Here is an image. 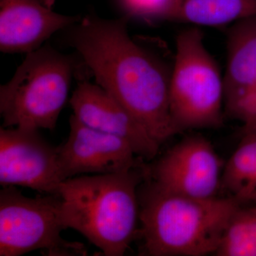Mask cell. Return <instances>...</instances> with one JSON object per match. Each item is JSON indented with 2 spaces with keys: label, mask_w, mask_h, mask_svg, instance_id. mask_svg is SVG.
Returning a JSON list of instances; mask_svg holds the SVG:
<instances>
[{
  "label": "cell",
  "mask_w": 256,
  "mask_h": 256,
  "mask_svg": "<svg viewBox=\"0 0 256 256\" xmlns=\"http://www.w3.org/2000/svg\"><path fill=\"white\" fill-rule=\"evenodd\" d=\"M58 149L38 130L0 129V184L21 186L45 194H58L60 183Z\"/></svg>",
  "instance_id": "cell-8"
},
{
  "label": "cell",
  "mask_w": 256,
  "mask_h": 256,
  "mask_svg": "<svg viewBox=\"0 0 256 256\" xmlns=\"http://www.w3.org/2000/svg\"><path fill=\"white\" fill-rule=\"evenodd\" d=\"M56 0H0V50L28 54L52 35L80 21L54 11Z\"/></svg>",
  "instance_id": "cell-10"
},
{
  "label": "cell",
  "mask_w": 256,
  "mask_h": 256,
  "mask_svg": "<svg viewBox=\"0 0 256 256\" xmlns=\"http://www.w3.org/2000/svg\"><path fill=\"white\" fill-rule=\"evenodd\" d=\"M182 0H117L128 18L146 22L174 20Z\"/></svg>",
  "instance_id": "cell-16"
},
{
  "label": "cell",
  "mask_w": 256,
  "mask_h": 256,
  "mask_svg": "<svg viewBox=\"0 0 256 256\" xmlns=\"http://www.w3.org/2000/svg\"><path fill=\"white\" fill-rule=\"evenodd\" d=\"M242 133H256V112L244 122Z\"/></svg>",
  "instance_id": "cell-17"
},
{
  "label": "cell",
  "mask_w": 256,
  "mask_h": 256,
  "mask_svg": "<svg viewBox=\"0 0 256 256\" xmlns=\"http://www.w3.org/2000/svg\"><path fill=\"white\" fill-rule=\"evenodd\" d=\"M224 82L226 109L244 124L256 111V16L234 24L228 32Z\"/></svg>",
  "instance_id": "cell-12"
},
{
  "label": "cell",
  "mask_w": 256,
  "mask_h": 256,
  "mask_svg": "<svg viewBox=\"0 0 256 256\" xmlns=\"http://www.w3.org/2000/svg\"><path fill=\"white\" fill-rule=\"evenodd\" d=\"M193 26L178 34L170 82V114L178 133L223 124L224 76Z\"/></svg>",
  "instance_id": "cell-5"
},
{
  "label": "cell",
  "mask_w": 256,
  "mask_h": 256,
  "mask_svg": "<svg viewBox=\"0 0 256 256\" xmlns=\"http://www.w3.org/2000/svg\"><path fill=\"white\" fill-rule=\"evenodd\" d=\"M69 124L68 139L57 146L63 181L82 175L119 172L142 162L124 140L86 126L74 114Z\"/></svg>",
  "instance_id": "cell-9"
},
{
  "label": "cell",
  "mask_w": 256,
  "mask_h": 256,
  "mask_svg": "<svg viewBox=\"0 0 256 256\" xmlns=\"http://www.w3.org/2000/svg\"><path fill=\"white\" fill-rule=\"evenodd\" d=\"M142 162L119 172L82 175L62 182L58 195L66 228L82 234L104 256H124L137 235Z\"/></svg>",
  "instance_id": "cell-2"
},
{
  "label": "cell",
  "mask_w": 256,
  "mask_h": 256,
  "mask_svg": "<svg viewBox=\"0 0 256 256\" xmlns=\"http://www.w3.org/2000/svg\"><path fill=\"white\" fill-rule=\"evenodd\" d=\"M58 194L31 198L15 186L0 191V256L41 250L48 256H86V248L62 237L66 229Z\"/></svg>",
  "instance_id": "cell-6"
},
{
  "label": "cell",
  "mask_w": 256,
  "mask_h": 256,
  "mask_svg": "<svg viewBox=\"0 0 256 256\" xmlns=\"http://www.w3.org/2000/svg\"><path fill=\"white\" fill-rule=\"evenodd\" d=\"M218 256H256V204L236 210L222 237Z\"/></svg>",
  "instance_id": "cell-15"
},
{
  "label": "cell",
  "mask_w": 256,
  "mask_h": 256,
  "mask_svg": "<svg viewBox=\"0 0 256 256\" xmlns=\"http://www.w3.org/2000/svg\"><path fill=\"white\" fill-rule=\"evenodd\" d=\"M76 63L48 45L26 54L0 87L2 127L54 129L68 98Z\"/></svg>",
  "instance_id": "cell-4"
},
{
  "label": "cell",
  "mask_w": 256,
  "mask_h": 256,
  "mask_svg": "<svg viewBox=\"0 0 256 256\" xmlns=\"http://www.w3.org/2000/svg\"><path fill=\"white\" fill-rule=\"evenodd\" d=\"M223 161L213 144L200 136H188L152 165L144 164V178L162 191L192 198L216 197Z\"/></svg>",
  "instance_id": "cell-7"
},
{
  "label": "cell",
  "mask_w": 256,
  "mask_h": 256,
  "mask_svg": "<svg viewBox=\"0 0 256 256\" xmlns=\"http://www.w3.org/2000/svg\"><path fill=\"white\" fill-rule=\"evenodd\" d=\"M126 16H82L66 42L82 58L96 84L114 97L160 146L178 134L170 109L168 70L159 56L129 34Z\"/></svg>",
  "instance_id": "cell-1"
},
{
  "label": "cell",
  "mask_w": 256,
  "mask_h": 256,
  "mask_svg": "<svg viewBox=\"0 0 256 256\" xmlns=\"http://www.w3.org/2000/svg\"><path fill=\"white\" fill-rule=\"evenodd\" d=\"M220 190L242 206L256 204V133L242 134V142L224 164Z\"/></svg>",
  "instance_id": "cell-13"
},
{
  "label": "cell",
  "mask_w": 256,
  "mask_h": 256,
  "mask_svg": "<svg viewBox=\"0 0 256 256\" xmlns=\"http://www.w3.org/2000/svg\"><path fill=\"white\" fill-rule=\"evenodd\" d=\"M70 104L78 120L124 140L138 156L151 160L158 154L160 144L118 101L97 84L79 82Z\"/></svg>",
  "instance_id": "cell-11"
},
{
  "label": "cell",
  "mask_w": 256,
  "mask_h": 256,
  "mask_svg": "<svg viewBox=\"0 0 256 256\" xmlns=\"http://www.w3.org/2000/svg\"><path fill=\"white\" fill-rule=\"evenodd\" d=\"M256 16V0H182L174 21L222 26Z\"/></svg>",
  "instance_id": "cell-14"
},
{
  "label": "cell",
  "mask_w": 256,
  "mask_h": 256,
  "mask_svg": "<svg viewBox=\"0 0 256 256\" xmlns=\"http://www.w3.org/2000/svg\"><path fill=\"white\" fill-rule=\"evenodd\" d=\"M138 188L142 255L203 256L215 254L236 210L228 196L192 198L162 191L144 178Z\"/></svg>",
  "instance_id": "cell-3"
}]
</instances>
